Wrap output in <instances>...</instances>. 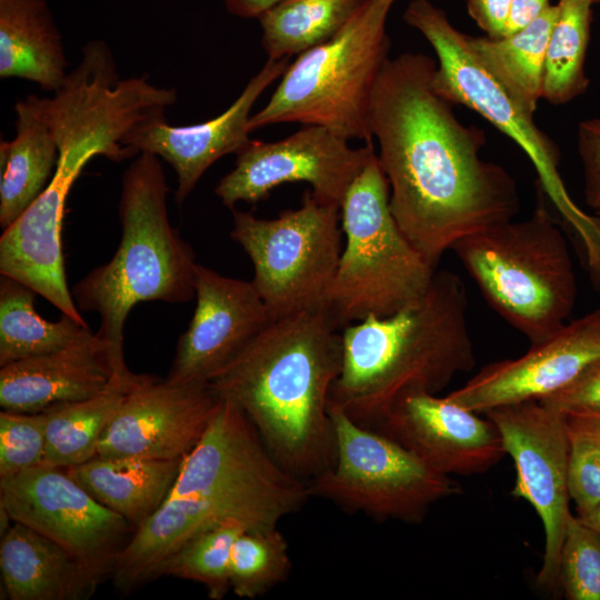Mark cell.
Here are the masks:
<instances>
[{
    "instance_id": "1",
    "label": "cell",
    "mask_w": 600,
    "mask_h": 600,
    "mask_svg": "<svg viewBox=\"0 0 600 600\" xmlns=\"http://www.w3.org/2000/svg\"><path fill=\"white\" fill-rule=\"evenodd\" d=\"M437 62L423 53L389 58L368 117L390 191V209L432 266L461 239L514 219L518 187L481 157L484 132L462 123L432 88Z\"/></svg>"
},
{
    "instance_id": "2",
    "label": "cell",
    "mask_w": 600,
    "mask_h": 600,
    "mask_svg": "<svg viewBox=\"0 0 600 600\" xmlns=\"http://www.w3.org/2000/svg\"><path fill=\"white\" fill-rule=\"evenodd\" d=\"M342 356L328 310H308L272 320L208 384L246 413L286 471L308 483L334 463L328 404Z\"/></svg>"
},
{
    "instance_id": "3",
    "label": "cell",
    "mask_w": 600,
    "mask_h": 600,
    "mask_svg": "<svg viewBox=\"0 0 600 600\" xmlns=\"http://www.w3.org/2000/svg\"><path fill=\"white\" fill-rule=\"evenodd\" d=\"M467 292L456 273L436 271L427 291L401 310L341 330L342 368L329 403L376 430L406 394H437L476 366Z\"/></svg>"
},
{
    "instance_id": "4",
    "label": "cell",
    "mask_w": 600,
    "mask_h": 600,
    "mask_svg": "<svg viewBox=\"0 0 600 600\" xmlns=\"http://www.w3.org/2000/svg\"><path fill=\"white\" fill-rule=\"evenodd\" d=\"M169 187L160 158L140 152L121 179L118 204L121 240L113 257L71 289L80 311L96 312V333L123 372V328L143 301L186 303L196 298L198 263L192 247L171 226Z\"/></svg>"
},
{
    "instance_id": "5",
    "label": "cell",
    "mask_w": 600,
    "mask_h": 600,
    "mask_svg": "<svg viewBox=\"0 0 600 600\" xmlns=\"http://www.w3.org/2000/svg\"><path fill=\"white\" fill-rule=\"evenodd\" d=\"M452 250L487 302L530 344L571 314L578 292L572 259L540 186L528 218L466 237Z\"/></svg>"
},
{
    "instance_id": "6",
    "label": "cell",
    "mask_w": 600,
    "mask_h": 600,
    "mask_svg": "<svg viewBox=\"0 0 600 600\" xmlns=\"http://www.w3.org/2000/svg\"><path fill=\"white\" fill-rule=\"evenodd\" d=\"M397 1L366 0L334 37L298 54L266 106L250 117V131L301 123L372 143L369 108L389 59L387 21Z\"/></svg>"
},
{
    "instance_id": "7",
    "label": "cell",
    "mask_w": 600,
    "mask_h": 600,
    "mask_svg": "<svg viewBox=\"0 0 600 600\" xmlns=\"http://www.w3.org/2000/svg\"><path fill=\"white\" fill-rule=\"evenodd\" d=\"M340 217L346 247L327 302L339 330L369 316L392 314L427 291L436 268L397 224L376 152L347 190Z\"/></svg>"
},
{
    "instance_id": "8",
    "label": "cell",
    "mask_w": 600,
    "mask_h": 600,
    "mask_svg": "<svg viewBox=\"0 0 600 600\" xmlns=\"http://www.w3.org/2000/svg\"><path fill=\"white\" fill-rule=\"evenodd\" d=\"M408 26L432 47L437 66L432 88L451 104H461L489 121L516 142L539 176V186L580 239L590 238L599 219L584 213L570 198L560 176V151L554 141L483 67L469 36L456 28L430 0H411L403 12Z\"/></svg>"
},
{
    "instance_id": "9",
    "label": "cell",
    "mask_w": 600,
    "mask_h": 600,
    "mask_svg": "<svg viewBox=\"0 0 600 600\" xmlns=\"http://www.w3.org/2000/svg\"><path fill=\"white\" fill-rule=\"evenodd\" d=\"M230 237L249 256L252 283L272 320L326 308L341 256L340 207L306 191L274 219L232 210Z\"/></svg>"
},
{
    "instance_id": "10",
    "label": "cell",
    "mask_w": 600,
    "mask_h": 600,
    "mask_svg": "<svg viewBox=\"0 0 600 600\" xmlns=\"http://www.w3.org/2000/svg\"><path fill=\"white\" fill-rule=\"evenodd\" d=\"M328 409L336 459L307 483L310 497L377 520L420 522L433 503L461 493L450 476L431 469L392 438L356 423L334 404Z\"/></svg>"
},
{
    "instance_id": "11",
    "label": "cell",
    "mask_w": 600,
    "mask_h": 600,
    "mask_svg": "<svg viewBox=\"0 0 600 600\" xmlns=\"http://www.w3.org/2000/svg\"><path fill=\"white\" fill-rule=\"evenodd\" d=\"M0 509L54 541L101 581L111 577L134 529L97 501L64 468L38 466L0 478Z\"/></svg>"
},
{
    "instance_id": "12",
    "label": "cell",
    "mask_w": 600,
    "mask_h": 600,
    "mask_svg": "<svg viewBox=\"0 0 600 600\" xmlns=\"http://www.w3.org/2000/svg\"><path fill=\"white\" fill-rule=\"evenodd\" d=\"M483 414L497 427L506 454L514 462L517 474L511 496L527 500L542 521L544 552L537 581L541 588L554 591L571 514L567 416L538 400L499 406Z\"/></svg>"
},
{
    "instance_id": "13",
    "label": "cell",
    "mask_w": 600,
    "mask_h": 600,
    "mask_svg": "<svg viewBox=\"0 0 600 600\" xmlns=\"http://www.w3.org/2000/svg\"><path fill=\"white\" fill-rule=\"evenodd\" d=\"M319 126H303L273 142L250 139L237 153L234 168L214 188L221 203H257L277 187L306 182L323 203L340 207L354 178L376 152L372 143L352 148Z\"/></svg>"
},
{
    "instance_id": "14",
    "label": "cell",
    "mask_w": 600,
    "mask_h": 600,
    "mask_svg": "<svg viewBox=\"0 0 600 600\" xmlns=\"http://www.w3.org/2000/svg\"><path fill=\"white\" fill-rule=\"evenodd\" d=\"M304 503L298 498L253 490L167 499L134 531L110 578L119 590L129 593L162 576L169 560L200 532L230 519H238L252 530L277 527Z\"/></svg>"
},
{
    "instance_id": "15",
    "label": "cell",
    "mask_w": 600,
    "mask_h": 600,
    "mask_svg": "<svg viewBox=\"0 0 600 600\" xmlns=\"http://www.w3.org/2000/svg\"><path fill=\"white\" fill-rule=\"evenodd\" d=\"M218 403L208 383L138 374L104 429L97 457L182 459L200 440Z\"/></svg>"
},
{
    "instance_id": "16",
    "label": "cell",
    "mask_w": 600,
    "mask_h": 600,
    "mask_svg": "<svg viewBox=\"0 0 600 600\" xmlns=\"http://www.w3.org/2000/svg\"><path fill=\"white\" fill-rule=\"evenodd\" d=\"M196 309L167 376L173 383H208L272 321L251 281L199 264Z\"/></svg>"
},
{
    "instance_id": "17",
    "label": "cell",
    "mask_w": 600,
    "mask_h": 600,
    "mask_svg": "<svg viewBox=\"0 0 600 600\" xmlns=\"http://www.w3.org/2000/svg\"><path fill=\"white\" fill-rule=\"evenodd\" d=\"M600 358V309L562 324L521 357L486 364L461 388L446 396L477 413L540 400L574 380Z\"/></svg>"
},
{
    "instance_id": "18",
    "label": "cell",
    "mask_w": 600,
    "mask_h": 600,
    "mask_svg": "<svg viewBox=\"0 0 600 600\" xmlns=\"http://www.w3.org/2000/svg\"><path fill=\"white\" fill-rule=\"evenodd\" d=\"M376 430L447 476L483 473L506 454L490 419L424 391L402 397Z\"/></svg>"
},
{
    "instance_id": "19",
    "label": "cell",
    "mask_w": 600,
    "mask_h": 600,
    "mask_svg": "<svg viewBox=\"0 0 600 600\" xmlns=\"http://www.w3.org/2000/svg\"><path fill=\"white\" fill-rule=\"evenodd\" d=\"M89 159L61 152L52 179L39 198L0 237V274L18 280L87 324L68 287L61 243L69 191Z\"/></svg>"
},
{
    "instance_id": "20",
    "label": "cell",
    "mask_w": 600,
    "mask_h": 600,
    "mask_svg": "<svg viewBox=\"0 0 600 600\" xmlns=\"http://www.w3.org/2000/svg\"><path fill=\"white\" fill-rule=\"evenodd\" d=\"M288 64V58L268 59L233 103L213 119L180 127L170 126L166 117L153 119L138 126L124 143L137 154L153 153L173 168L178 177L174 200L182 204L217 160L237 153L250 140L251 109Z\"/></svg>"
},
{
    "instance_id": "21",
    "label": "cell",
    "mask_w": 600,
    "mask_h": 600,
    "mask_svg": "<svg viewBox=\"0 0 600 600\" xmlns=\"http://www.w3.org/2000/svg\"><path fill=\"white\" fill-rule=\"evenodd\" d=\"M131 373L118 369L107 343L92 332L62 349L1 367L0 406L14 412H44L96 397Z\"/></svg>"
},
{
    "instance_id": "22",
    "label": "cell",
    "mask_w": 600,
    "mask_h": 600,
    "mask_svg": "<svg viewBox=\"0 0 600 600\" xmlns=\"http://www.w3.org/2000/svg\"><path fill=\"white\" fill-rule=\"evenodd\" d=\"M0 570L10 600H83L102 582L61 546L16 521L2 533Z\"/></svg>"
},
{
    "instance_id": "23",
    "label": "cell",
    "mask_w": 600,
    "mask_h": 600,
    "mask_svg": "<svg viewBox=\"0 0 600 600\" xmlns=\"http://www.w3.org/2000/svg\"><path fill=\"white\" fill-rule=\"evenodd\" d=\"M182 459L96 456L64 469L97 501L122 516L136 531L169 497Z\"/></svg>"
},
{
    "instance_id": "24",
    "label": "cell",
    "mask_w": 600,
    "mask_h": 600,
    "mask_svg": "<svg viewBox=\"0 0 600 600\" xmlns=\"http://www.w3.org/2000/svg\"><path fill=\"white\" fill-rule=\"evenodd\" d=\"M62 38L47 0H0V78L54 92L67 78Z\"/></svg>"
},
{
    "instance_id": "25",
    "label": "cell",
    "mask_w": 600,
    "mask_h": 600,
    "mask_svg": "<svg viewBox=\"0 0 600 600\" xmlns=\"http://www.w3.org/2000/svg\"><path fill=\"white\" fill-rule=\"evenodd\" d=\"M16 137L0 143V226H11L44 191L53 177L58 146L47 122L20 100Z\"/></svg>"
},
{
    "instance_id": "26",
    "label": "cell",
    "mask_w": 600,
    "mask_h": 600,
    "mask_svg": "<svg viewBox=\"0 0 600 600\" xmlns=\"http://www.w3.org/2000/svg\"><path fill=\"white\" fill-rule=\"evenodd\" d=\"M557 14V4H551L536 20L512 34L501 38L469 36L483 67L532 114L542 99L547 47Z\"/></svg>"
},
{
    "instance_id": "27",
    "label": "cell",
    "mask_w": 600,
    "mask_h": 600,
    "mask_svg": "<svg viewBox=\"0 0 600 600\" xmlns=\"http://www.w3.org/2000/svg\"><path fill=\"white\" fill-rule=\"evenodd\" d=\"M137 377L133 372L119 377L96 397L44 411L46 452L42 464L68 468L94 458L104 429Z\"/></svg>"
},
{
    "instance_id": "28",
    "label": "cell",
    "mask_w": 600,
    "mask_h": 600,
    "mask_svg": "<svg viewBox=\"0 0 600 600\" xmlns=\"http://www.w3.org/2000/svg\"><path fill=\"white\" fill-rule=\"evenodd\" d=\"M38 293L12 278L0 277V367L62 349L92 333L67 314L49 321L34 309Z\"/></svg>"
},
{
    "instance_id": "29",
    "label": "cell",
    "mask_w": 600,
    "mask_h": 600,
    "mask_svg": "<svg viewBox=\"0 0 600 600\" xmlns=\"http://www.w3.org/2000/svg\"><path fill=\"white\" fill-rule=\"evenodd\" d=\"M364 1L281 0L258 18L268 59H289L330 40Z\"/></svg>"
},
{
    "instance_id": "30",
    "label": "cell",
    "mask_w": 600,
    "mask_h": 600,
    "mask_svg": "<svg viewBox=\"0 0 600 600\" xmlns=\"http://www.w3.org/2000/svg\"><path fill=\"white\" fill-rule=\"evenodd\" d=\"M594 2L558 0V14L548 41L542 80V99L551 104L569 103L589 88L586 59Z\"/></svg>"
},
{
    "instance_id": "31",
    "label": "cell",
    "mask_w": 600,
    "mask_h": 600,
    "mask_svg": "<svg viewBox=\"0 0 600 600\" xmlns=\"http://www.w3.org/2000/svg\"><path fill=\"white\" fill-rule=\"evenodd\" d=\"M288 543L277 527L244 530L234 541L230 560V587L241 598L254 599L290 574Z\"/></svg>"
},
{
    "instance_id": "32",
    "label": "cell",
    "mask_w": 600,
    "mask_h": 600,
    "mask_svg": "<svg viewBox=\"0 0 600 600\" xmlns=\"http://www.w3.org/2000/svg\"><path fill=\"white\" fill-rule=\"evenodd\" d=\"M250 529L238 519L223 521L189 540L167 563L162 576L201 583L209 598L222 599L230 587V560L236 539Z\"/></svg>"
},
{
    "instance_id": "33",
    "label": "cell",
    "mask_w": 600,
    "mask_h": 600,
    "mask_svg": "<svg viewBox=\"0 0 600 600\" xmlns=\"http://www.w3.org/2000/svg\"><path fill=\"white\" fill-rule=\"evenodd\" d=\"M558 589L568 600H600V534L572 513L560 553Z\"/></svg>"
},
{
    "instance_id": "34",
    "label": "cell",
    "mask_w": 600,
    "mask_h": 600,
    "mask_svg": "<svg viewBox=\"0 0 600 600\" xmlns=\"http://www.w3.org/2000/svg\"><path fill=\"white\" fill-rule=\"evenodd\" d=\"M46 413L0 412V478L41 466L46 452Z\"/></svg>"
},
{
    "instance_id": "35",
    "label": "cell",
    "mask_w": 600,
    "mask_h": 600,
    "mask_svg": "<svg viewBox=\"0 0 600 600\" xmlns=\"http://www.w3.org/2000/svg\"><path fill=\"white\" fill-rule=\"evenodd\" d=\"M568 430V491L577 516H582L600 506V443Z\"/></svg>"
},
{
    "instance_id": "36",
    "label": "cell",
    "mask_w": 600,
    "mask_h": 600,
    "mask_svg": "<svg viewBox=\"0 0 600 600\" xmlns=\"http://www.w3.org/2000/svg\"><path fill=\"white\" fill-rule=\"evenodd\" d=\"M538 401L566 416L600 417V358L590 363L569 384Z\"/></svg>"
},
{
    "instance_id": "37",
    "label": "cell",
    "mask_w": 600,
    "mask_h": 600,
    "mask_svg": "<svg viewBox=\"0 0 600 600\" xmlns=\"http://www.w3.org/2000/svg\"><path fill=\"white\" fill-rule=\"evenodd\" d=\"M586 203L600 216V117L584 119L577 129Z\"/></svg>"
},
{
    "instance_id": "38",
    "label": "cell",
    "mask_w": 600,
    "mask_h": 600,
    "mask_svg": "<svg viewBox=\"0 0 600 600\" xmlns=\"http://www.w3.org/2000/svg\"><path fill=\"white\" fill-rule=\"evenodd\" d=\"M512 0H467V10L489 38L504 36Z\"/></svg>"
},
{
    "instance_id": "39",
    "label": "cell",
    "mask_w": 600,
    "mask_h": 600,
    "mask_svg": "<svg viewBox=\"0 0 600 600\" xmlns=\"http://www.w3.org/2000/svg\"><path fill=\"white\" fill-rule=\"evenodd\" d=\"M549 6H551L549 0H512L504 36L512 34L531 23Z\"/></svg>"
},
{
    "instance_id": "40",
    "label": "cell",
    "mask_w": 600,
    "mask_h": 600,
    "mask_svg": "<svg viewBox=\"0 0 600 600\" xmlns=\"http://www.w3.org/2000/svg\"><path fill=\"white\" fill-rule=\"evenodd\" d=\"M281 0H224L227 11L240 18H259Z\"/></svg>"
},
{
    "instance_id": "41",
    "label": "cell",
    "mask_w": 600,
    "mask_h": 600,
    "mask_svg": "<svg viewBox=\"0 0 600 600\" xmlns=\"http://www.w3.org/2000/svg\"><path fill=\"white\" fill-rule=\"evenodd\" d=\"M567 424L571 431L584 434L600 443V417L587 414L567 416Z\"/></svg>"
},
{
    "instance_id": "42",
    "label": "cell",
    "mask_w": 600,
    "mask_h": 600,
    "mask_svg": "<svg viewBox=\"0 0 600 600\" xmlns=\"http://www.w3.org/2000/svg\"><path fill=\"white\" fill-rule=\"evenodd\" d=\"M583 523L593 529L600 534V506L593 510L587 512L586 514L578 516Z\"/></svg>"
},
{
    "instance_id": "43",
    "label": "cell",
    "mask_w": 600,
    "mask_h": 600,
    "mask_svg": "<svg viewBox=\"0 0 600 600\" xmlns=\"http://www.w3.org/2000/svg\"><path fill=\"white\" fill-rule=\"evenodd\" d=\"M597 2H600V0H596Z\"/></svg>"
}]
</instances>
